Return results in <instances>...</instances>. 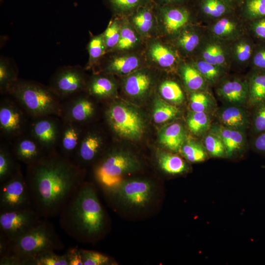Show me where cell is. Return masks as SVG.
I'll return each mask as SVG.
<instances>
[{
    "mask_svg": "<svg viewBox=\"0 0 265 265\" xmlns=\"http://www.w3.org/2000/svg\"><path fill=\"white\" fill-rule=\"evenodd\" d=\"M86 169L57 151L26 166L25 176L33 208L42 217L58 216L85 181Z\"/></svg>",
    "mask_w": 265,
    "mask_h": 265,
    "instance_id": "obj_1",
    "label": "cell"
},
{
    "mask_svg": "<svg viewBox=\"0 0 265 265\" xmlns=\"http://www.w3.org/2000/svg\"><path fill=\"white\" fill-rule=\"evenodd\" d=\"M62 230L76 241L87 243L104 237L109 226L95 185L85 181L59 214Z\"/></svg>",
    "mask_w": 265,
    "mask_h": 265,
    "instance_id": "obj_2",
    "label": "cell"
},
{
    "mask_svg": "<svg viewBox=\"0 0 265 265\" xmlns=\"http://www.w3.org/2000/svg\"><path fill=\"white\" fill-rule=\"evenodd\" d=\"M5 95L15 99L31 118L60 116L61 101L49 85L19 78L9 86Z\"/></svg>",
    "mask_w": 265,
    "mask_h": 265,
    "instance_id": "obj_3",
    "label": "cell"
},
{
    "mask_svg": "<svg viewBox=\"0 0 265 265\" xmlns=\"http://www.w3.org/2000/svg\"><path fill=\"white\" fill-rule=\"evenodd\" d=\"M103 192L107 201L116 208L138 213L155 201L158 187L147 179H125L113 189Z\"/></svg>",
    "mask_w": 265,
    "mask_h": 265,
    "instance_id": "obj_4",
    "label": "cell"
},
{
    "mask_svg": "<svg viewBox=\"0 0 265 265\" xmlns=\"http://www.w3.org/2000/svg\"><path fill=\"white\" fill-rule=\"evenodd\" d=\"M92 165L95 181L103 192L115 188L126 175L137 171L141 166L140 161L133 154L120 151L104 152Z\"/></svg>",
    "mask_w": 265,
    "mask_h": 265,
    "instance_id": "obj_5",
    "label": "cell"
},
{
    "mask_svg": "<svg viewBox=\"0 0 265 265\" xmlns=\"http://www.w3.org/2000/svg\"><path fill=\"white\" fill-rule=\"evenodd\" d=\"M64 247L53 225L47 218H42L27 233L10 241L7 255L35 257L46 251L61 250Z\"/></svg>",
    "mask_w": 265,
    "mask_h": 265,
    "instance_id": "obj_6",
    "label": "cell"
},
{
    "mask_svg": "<svg viewBox=\"0 0 265 265\" xmlns=\"http://www.w3.org/2000/svg\"><path fill=\"white\" fill-rule=\"evenodd\" d=\"M104 113L108 126L119 136L136 140L143 134V120L132 107L118 103H112L106 107Z\"/></svg>",
    "mask_w": 265,
    "mask_h": 265,
    "instance_id": "obj_7",
    "label": "cell"
},
{
    "mask_svg": "<svg viewBox=\"0 0 265 265\" xmlns=\"http://www.w3.org/2000/svg\"><path fill=\"white\" fill-rule=\"evenodd\" d=\"M0 101V137L8 143L28 132L31 117L12 97Z\"/></svg>",
    "mask_w": 265,
    "mask_h": 265,
    "instance_id": "obj_8",
    "label": "cell"
},
{
    "mask_svg": "<svg viewBox=\"0 0 265 265\" xmlns=\"http://www.w3.org/2000/svg\"><path fill=\"white\" fill-rule=\"evenodd\" d=\"M31 207L28 186L21 169L11 177L0 183V212L20 210Z\"/></svg>",
    "mask_w": 265,
    "mask_h": 265,
    "instance_id": "obj_9",
    "label": "cell"
},
{
    "mask_svg": "<svg viewBox=\"0 0 265 265\" xmlns=\"http://www.w3.org/2000/svg\"><path fill=\"white\" fill-rule=\"evenodd\" d=\"M85 69L78 65L58 68L51 76L49 86L60 101L85 91Z\"/></svg>",
    "mask_w": 265,
    "mask_h": 265,
    "instance_id": "obj_10",
    "label": "cell"
},
{
    "mask_svg": "<svg viewBox=\"0 0 265 265\" xmlns=\"http://www.w3.org/2000/svg\"><path fill=\"white\" fill-rule=\"evenodd\" d=\"M42 218L32 207L0 212V234L12 241L29 231Z\"/></svg>",
    "mask_w": 265,
    "mask_h": 265,
    "instance_id": "obj_11",
    "label": "cell"
},
{
    "mask_svg": "<svg viewBox=\"0 0 265 265\" xmlns=\"http://www.w3.org/2000/svg\"><path fill=\"white\" fill-rule=\"evenodd\" d=\"M91 97L84 91L61 101L60 117L86 126L94 118L97 110Z\"/></svg>",
    "mask_w": 265,
    "mask_h": 265,
    "instance_id": "obj_12",
    "label": "cell"
},
{
    "mask_svg": "<svg viewBox=\"0 0 265 265\" xmlns=\"http://www.w3.org/2000/svg\"><path fill=\"white\" fill-rule=\"evenodd\" d=\"M62 123L56 115L31 118L28 132L47 153L57 151Z\"/></svg>",
    "mask_w": 265,
    "mask_h": 265,
    "instance_id": "obj_13",
    "label": "cell"
},
{
    "mask_svg": "<svg viewBox=\"0 0 265 265\" xmlns=\"http://www.w3.org/2000/svg\"><path fill=\"white\" fill-rule=\"evenodd\" d=\"M100 132L85 127L78 150L72 159L79 167L86 169L87 166L93 165L104 153L105 140Z\"/></svg>",
    "mask_w": 265,
    "mask_h": 265,
    "instance_id": "obj_14",
    "label": "cell"
},
{
    "mask_svg": "<svg viewBox=\"0 0 265 265\" xmlns=\"http://www.w3.org/2000/svg\"><path fill=\"white\" fill-rule=\"evenodd\" d=\"M9 144L17 160L26 166L35 162L47 153L29 132L16 138Z\"/></svg>",
    "mask_w": 265,
    "mask_h": 265,
    "instance_id": "obj_15",
    "label": "cell"
},
{
    "mask_svg": "<svg viewBox=\"0 0 265 265\" xmlns=\"http://www.w3.org/2000/svg\"><path fill=\"white\" fill-rule=\"evenodd\" d=\"M158 6V5H157ZM192 7L188 3L185 4L157 7L165 31L170 34L180 31L189 21Z\"/></svg>",
    "mask_w": 265,
    "mask_h": 265,
    "instance_id": "obj_16",
    "label": "cell"
},
{
    "mask_svg": "<svg viewBox=\"0 0 265 265\" xmlns=\"http://www.w3.org/2000/svg\"><path fill=\"white\" fill-rule=\"evenodd\" d=\"M62 120L57 151L62 156L72 160L78 150L85 126Z\"/></svg>",
    "mask_w": 265,
    "mask_h": 265,
    "instance_id": "obj_17",
    "label": "cell"
},
{
    "mask_svg": "<svg viewBox=\"0 0 265 265\" xmlns=\"http://www.w3.org/2000/svg\"><path fill=\"white\" fill-rule=\"evenodd\" d=\"M217 94L223 100L232 105L247 104L248 99V80L238 78L225 80L217 88Z\"/></svg>",
    "mask_w": 265,
    "mask_h": 265,
    "instance_id": "obj_18",
    "label": "cell"
},
{
    "mask_svg": "<svg viewBox=\"0 0 265 265\" xmlns=\"http://www.w3.org/2000/svg\"><path fill=\"white\" fill-rule=\"evenodd\" d=\"M210 132L216 135L223 142L226 157L232 158L244 148L246 139L244 132L229 128L220 124L211 126Z\"/></svg>",
    "mask_w": 265,
    "mask_h": 265,
    "instance_id": "obj_19",
    "label": "cell"
},
{
    "mask_svg": "<svg viewBox=\"0 0 265 265\" xmlns=\"http://www.w3.org/2000/svg\"><path fill=\"white\" fill-rule=\"evenodd\" d=\"M217 117L223 126L242 132L250 124L247 111L239 106L231 105L221 107L217 112Z\"/></svg>",
    "mask_w": 265,
    "mask_h": 265,
    "instance_id": "obj_20",
    "label": "cell"
},
{
    "mask_svg": "<svg viewBox=\"0 0 265 265\" xmlns=\"http://www.w3.org/2000/svg\"><path fill=\"white\" fill-rule=\"evenodd\" d=\"M157 5L153 0L131 14L130 20L136 30L143 36L150 34L156 26L155 10Z\"/></svg>",
    "mask_w": 265,
    "mask_h": 265,
    "instance_id": "obj_21",
    "label": "cell"
},
{
    "mask_svg": "<svg viewBox=\"0 0 265 265\" xmlns=\"http://www.w3.org/2000/svg\"><path fill=\"white\" fill-rule=\"evenodd\" d=\"M109 74H96L87 80L85 91L93 98L106 99L113 96L116 91V84Z\"/></svg>",
    "mask_w": 265,
    "mask_h": 265,
    "instance_id": "obj_22",
    "label": "cell"
},
{
    "mask_svg": "<svg viewBox=\"0 0 265 265\" xmlns=\"http://www.w3.org/2000/svg\"><path fill=\"white\" fill-rule=\"evenodd\" d=\"M140 58L134 54L113 56L104 64L102 71L109 74L126 75L132 73L140 65Z\"/></svg>",
    "mask_w": 265,
    "mask_h": 265,
    "instance_id": "obj_23",
    "label": "cell"
},
{
    "mask_svg": "<svg viewBox=\"0 0 265 265\" xmlns=\"http://www.w3.org/2000/svg\"><path fill=\"white\" fill-rule=\"evenodd\" d=\"M192 8L209 18L218 19L236 11L223 0H191Z\"/></svg>",
    "mask_w": 265,
    "mask_h": 265,
    "instance_id": "obj_24",
    "label": "cell"
},
{
    "mask_svg": "<svg viewBox=\"0 0 265 265\" xmlns=\"http://www.w3.org/2000/svg\"><path fill=\"white\" fill-rule=\"evenodd\" d=\"M186 134L183 126L174 123L164 128L159 135L160 143L167 149L173 151H180L185 142Z\"/></svg>",
    "mask_w": 265,
    "mask_h": 265,
    "instance_id": "obj_25",
    "label": "cell"
},
{
    "mask_svg": "<svg viewBox=\"0 0 265 265\" xmlns=\"http://www.w3.org/2000/svg\"><path fill=\"white\" fill-rule=\"evenodd\" d=\"M152 78L145 71H137L130 74L125 80L124 89L130 96L138 97L143 96L150 89Z\"/></svg>",
    "mask_w": 265,
    "mask_h": 265,
    "instance_id": "obj_26",
    "label": "cell"
},
{
    "mask_svg": "<svg viewBox=\"0 0 265 265\" xmlns=\"http://www.w3.org/2000/svg\"><path fill=\"white\" fill-rule=\"evenodd\" d=\"M231 13L216 20L212 26L211 31L217 38L222 40H231L240 34V27L238 20Z\"/></svg>",
    "mask_w": 265,
    "mask_h": 265,
    "instance_id": "obj_27",
    "label": "cell"
},
{
    "mask_svg": "<svg viewBox=\"0 0 265 265\" xmlns=\"http://www.w3.org/2000/svg\"><path fill=\"white\" fill-rule=\"evenodd\" d=\"M247 104L255 107L265 101V70L254 69L249 79Z\"/></svg>",
    "mask_w": 265,
    "mask_h": 265,
    "instance_id": "obj_28",
    "label": "cell"
},
{
    "mask_svg": "<svg viewBox=\"0 0 265 265\" xmlns=\"http://www.w3.org/2000/svg\"><path fill=\"white\" fill-rule=\"evenodd\" d=\"M8 143V142H7ZM19 161L13 154L9 143L0 141V183L7 180L21 169Z\"/></svg>",
    "mask_w": 265,
    "mask_h": 265,
    "instance_id": "obj_29",
    "label": "cell"
},
{
    "mask_svg": "<svg viewBox=\"0 0 265 265\" xmlns=\"http://www.w3.org/2000/svg\"><path fill=\"white\" fill-rule=\"evenodd\" d=\"M201 51V59L209 63L224 67L228 59L225 48L219 42L209 41L203 45Z\"/></svg>",
    "mask_w": 265,
    "mask_h": 265,
    "instance_id": "obj_30",
    "label": "cell"
},
{
    "mask_svg": "<svg viewBox=\"0 0 265 265\" xmlns=\"http://www.w3.org/2000/svg\"><path fill=\"white\" fill-rule=\"evenodd\" d=\"M149 54L157 65L163 68H171L177 62V56L174 52L159 42H153L150 45Z\"/></svg>",
    "mask_w": 265,
    "mask_h": 265,
    "instance_id": "obj_31",
    "label": "cell"
},
{
    "mask_svg": "<svg viewBox=\"0 0 265 265\" xmlns=\"http://www.w3.org/2000/svg\"><path fill=\"white\" fill-rule=\"evenodd\" d=\"M157 161L159 168L164 173L178 175L186 171L187 166L185 160L179 156L160 152L157 155Z\"/></svg>",
    "mask_w": 265,
    "mask_h": 265,
    "instance_id": "obj_32",
    "label": "cell"
},
{
    "mask_svg": "<svg viewBox=\"0 0 265 265\" xmlns=\"http://www.w3.org/2000/svg\"><path fill=\"white\" fill-rule=\"evenodd\" d=\"M181 73L184 82L189 90L194 92L203 89L206 80L193 65L183 64Z\"/></svg>",
    "mask_w": 265,
    "mask_h": 265,
    "instance_id": "obj_33",
    "label": "cell"
},
{
    "mask_svg": "<svg viewBox=\"0 0 265 265\" xmlns=\"http://www.w3.org/2000/svg\"><path fill=\"white\" fill-rule=\"evenodd\" d=\"M139 43L138 32L130 24H124L121 25L119 42L113 51H129L137 46Z\"/></svg>",
    "mask_w": 265,
    "mask_h": 265,
    "instance_id": "obj_34",
    "label": "cell"
},
{
    "mask_svg": "<svg viewBox=\"0 0 265 265\" xmlns=\"http://www.w3.org/2000/svg\"><path fill=\"white\" fill-rule=\"evenodd\" d=\"M18 71L10 61L4 56L0 58V92L5 95L9 86L17 80Z\"/></svg>",
    "mask_w": 265,
    "mask_h": 265,
    "instance_id": "obj_35",
    "label": "cell"
},
{
    "mask_svg": "<svg viewBox=\"0 0 265 265\" xmlns=\"http://www.w3.org/2000/svg\"><path fill=\"white\" fill-rule=\"evenodd\" d=\"M236 10L244 19L250 22L265 17V0H243Z\"/></svg>",
    "mask_w": 265,
    "mask_h": 265,
    "instance_id": "obj_36",
    "label": "cell"
},
{
    "mask_svg": "<svg viewBox=\"0 0 265 265\" xmlns=\"http://www.w3.org/2000/svg\"><path fill=\"white\" fill-rule=\"evenodd\" d=\"M87 50L89 58L85 70L90 69L94 67L106 53L103 33L91 37L87 45Z\"/></svg>",
    "mask_w": 265,
    "mask_h": 265,
    "instance_id": "obj_37",
    "label": "cell"
},
{
    "mask_svg": "<svg viewBox=\"0 0 265 265\" xmlns=\"http://www.w3.org/2000/svg\"><path fill=\"white\" fill-rule=\"evenodd\" d=\"M180 113L179 108L161 99L154 103L153 119L157 123H162L176 118Z\"/></svg>",
    "mask_w": 265,
    "mask_h": 265,
    "instance_id": "obj_38",
    "label": "cell"
},
{
    "mask_svg": "<svg viewBox=\"0 0 265 265\" xmlns=\"http://www.w3.org/2000/svg\"><path fill=\"white\" fill-rule=\"evenodd\" d=\"M255 44L251 38L243 37L235 42L233 48V57L238 63H247L251 60Z\"/></svg>",
    "mask_w": 265,
    "mask_h": 265,
    "instance_id": "obj_39",
    "label": "cell"
},
{
    "mask_svg": "<svg viewBox=\"0 0 265 265\" xmlns=\"http://www.w3.org/2000/svg\"><path fill=\"white\" fill-rule=\"evenodd\" d=\"M186 123L190 131L196 135H202L211 127V120L206 112H190L186 119Z\"/></svg>",
    "mask_w": 265,
    "mask_h": 265,
    "instance_id": "obj_40",
    "label": "cell"
},
{
    "mask_svg": "<svg viewBox=\"0 0 265 265\" xmlns=\"http://www.w3.org/2000/svg\"><path fill=\"white\" fill-rule=\"evenodd\" d=\"M153 0H105L107 5L116 14H131L139 7Z\"/></svg>",
    "mask_w": 265,
    "mask_h": 265,
    "instance_id": "obj_41",
    "label": "cell"
},
{
    "mask_svg": "<svg viewBox=\"0 0 265 265\" xmlns=\"http://www.w3.org/2000/svg\"><path fill=\"white\" fill-rule=\"evenodd\" d=\"M183 156L191 162H199L206 160L207 151L200 143L194 141L185 142L181 150Z\"/></svg>",
    "mask_w": 265,
    "mask_h": 265,
    "instance_id": "obj_42",
    "label": "cell"
},
{
    "mask_svg": "<svg viewBox=\"0 0 265 265\" xmlns=\"http://www.w3.org/2000/svg\"><path fill=\"white\" fill-rule=\"evenodd\" d=\"M159 90L161 96L168 101L175 104H180L184 102L183 92L179 85L174 81L167 80L162 82Z\"/></svg>",
    "mask_w": 265,
    "mask_h": 265,
    "instance_id": "obj_43",
    "label": "cell"
},
{
    "mask_svg": "<svg viewBox=\"0 0 265 265\" xmlns=\"http://www.w3.org/2000/svg\"><path fill=\"white\" fill-rule=\"evenodd\" d=\"M193 65L206 81L211 84L216 82L223 73V68L209 63L202 59L197 61Z\"/></svg>",
    "mask_w": 265,
    "mask_h": 265,
    "instance_id": "obj_44",
    "label": "cell"
},
{
    "mask_svg": "<svg viewBox=\"0 0 265 265\" xmlns=\"http://www.w3.org/2000/svg\"><path fill=\"white\" fill-rule=\"evenodd\" d=\"M201 37L196 31L186 29L181 32L179 35L177 44L179 48L186 53L194 51L199 45Z\"/></svg>",
    "mask_w": 265,
    "mask_h": 265,
    "instance_id": "obj_45",
    "label": "cell"
},
{
    "mask_svg": "<svg viewBox=\"0 0 265 265\" xmlns=\"http://www.w3.org/2000/svg\"><path fill=\"white\" fill-rule=\"evenodd\" d=\"M121 27L119 20L116 18L110 21L103 32L106 53L113 51L117 46L120 39Z\"/></svg>",
    "mask_w": 265,
    "mask_h": 265,
    "instance_id": "obj_46",
    "label": "cell"
},
{
    "mask_svg": "<svg viewBox=\"0 0 265 265\" xmlns=\"http://www.w3.org/2000/svg\"><path fill=\"white\" fill-rule=\"evenodd\" d=\"M213 106V101L207 93L197 91L191 94L190 107L192 111L208 113Z\"/></svg>",
    "mask_w": 265,
    "mask_h": 265,
    "instance_id": "obj_47",
    "label": "cell"
},
{
    "mask_svg": "<svg viewBox=\"0 0 265 265\" xmlns=\"http://www.w3.org/2000/svg\"><path fill=\"white\" fill-rule=\"evenodd\" d=\"M83 265H113L116 262L109 256L101 252L80 249Z\"/></svg>",
    "mask_w": 265,
    "mask_h": 265,
    "instance_id": "obj_48",
    "label": "cell"
},
{
    "mask_svg": "<svg viewBox=\"0 0 265 265\" xmlns=\"http://www.w3.org/2000/svg\"><path fill=\"white\" fill-rule=\"evenodd\" d=\"M32 265H68L66 254H57L50 250L33 257Z\"/></svg>",
    "mask_w": 265,
    "mask_h": 265,
    "instance_id": "obj_49",
    "label": "cell"
},
{
    "mask_svg": "<svg viewBox=\"0 0 265 265\" xmlns=\"http://www.w3.org/2000/svg\"><path fill=\"white\" fill-rule=\"evenodd\" d=\"M204 146L211 156L214 158L226 157L225 149L223 142L216 135L210 132L204 138Z\"/></svg>",
    "mask_w": 265,
    "mask_h": 265,
    "instance_id": "obj_50",
    "label": "cell"
},
{
    "mask_svg": "<svg viewBox=\"0 0 265 265\" xmlns=\"http://www.w3.org/2000/svg\"><path fill=\"white\" fill-rule=\"evenodd\" d=\"M252 121V130L258 134L265 131V101L255 107Z\"/></svg>",
    "mask_w": 265,
    "mask_h": 265,
    "instance_id": "obj_51",
    "label": "cell"
},
{
    "mask_svg": "<svg viewBox=\"0 0 265 265\" xmlns=\"http://www.w3.org/2000/svg\"><path fill=\"white\" fill-rule=\"evenodd\" d=\"M251 62L254 69L265 70V41L255 45Z\"/></svg>",
    "mask_w": 265,
    "mask_h": 265,
    "instance_id": "obj_52",
    "label": "cell"
},
{
    "mask_svg": "<svg viewBox=\"0 0 265 265\" xmlns=\"http://www.w3.org/2000/svg\"><path fill=\"white\" fill-rule=\"evenodd\" d=\"M249 30L251 34L260 42L265 41V17L250 21Z\"/></svg>",
    "mask_w": 265,
    "mask_h": 265,
    "instance_id": "obj_53",
    "label": "cell"
},
{
    "mask_svg": "<svg viewBox=\"0 0 265 265\" xmlns=\"http://www.w3.org/2000/svg\"><path fill=\"white\" fill-rule=\"evenodd\" d=\"M65 254L68 265H83L80 249L72 248L69 249Z\"/></svg>",
    "mask_w": 265,
    "mask_h": 265,
    "instance_id": "obj_54",
    "label": "cell"
},
{
    "mask_svg": "<svg viewBox=\"0 0 265 265\" xmlns=\"http://www.w3.org/2000/svg\"><path fill=\"white\" fill-rule=\"evenodd\" d=\"M25 258L8 254L0 258V265H24Z\"/></svg>",
    "mask_w": 265,
    "mask_h": 265,
    "instance_id": "obj_55",
    "label": "cell"
},
{
    "mask_svg": "<svg viewBox=\"0 0 265 265\" xmlns=\"http://www.w3.org/2000/svg\"><path fill=\"white\" fill-rule=\"evenodd\" d=\"M252 146L256 152L265 155V131L257 134L253 141Z\"/></svg>",
    "mask_w": 265,
    "mask_h": 265,
    "instance_id": "obj_56",
    "label": "cell"
},
{
    "mask_svg": "<svg viewBox=\"0 0 265 265\" xmlns=\"http://www.w3.org/2000/svg\"><path fill=\"white\" fill-rule=\"evenodd\" d=\"M191 0H153L154 2L159 6L181 5L188 3Z\"/></svg>",
    "mask_w": 265,
    "mask_h": 265,
    "instance_id": "obj_57",
    "label": "cell"
},
{
    "mask_svg": "<svg viewBox=\"0 0 265 265\" xmlns=\"http://www.w3.org/2000/svg\"><path fill=\"white\" fill-rule=\"evenodd\" d=\"M10 242L8 239L0 234V258L8 254Z\"/></svg>",
    "mask_w": 265,
    "mask_h": 265,
    "instance_id": "obj_58",
    "label": "cell"
},
{
    "mask_svg": "<svg viewBox=\"0 0 265 265\" xmlns=\"http://www.w3.org/2000/svg\"><path fill=\"white\" fill-rule=\"evenodd\" d=\"M233 9L236 10L241 5L243 0H223Z\"/></svg>",
    "mask_w": 265,
    "mask_h": 265,
    "instance_id": "obj_59",
    "label": "cell"
},
{
    "mask_svg": "<svg viewBox=\"0 0 265 265\" xmlns=\"http://www.w3.org/2000/svg\"><path fill=\"white\" fill-rule=\"evenodd\" d=\"M264 167H265V166H264Z\"/></svg>",
    "mask_w": 265,
    "mask_h": 265,
    "instance_id": "obj_60",
    "label": "cell"
}]
</instances>
